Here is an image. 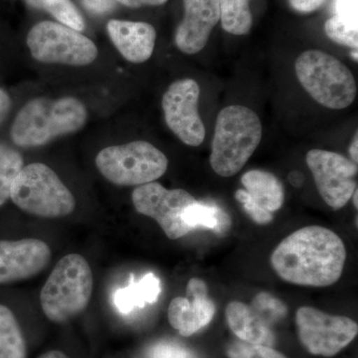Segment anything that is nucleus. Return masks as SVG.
<instances>
[{
	"instance_id": "8",
	"label": "nucleus",
	"mask_w": 358,
	"mask_h": 358,
	"mask_svg": "<svg viewBox=\"0 0 358 358\" xmlns=\"http://www.w3.org/2000/svg\"><path fill=\"white\" fill-rule=\"evenodd\" d=\"M27 45L32 57L43 63L86 66L98 56V49L91 39L52 21L33 26L27 35Z\"/></svg>"
},
{
	"instance_id": "25",
	"label": "nucleus",
	"mask_w": 358,
	"mask_h": 358,
	"mask_svg": "<svg viewBox=\"0 0 358 358\" xmlns=\"http://www.w3.org/2000/svg\"><path fill=\"white\" fill-rule=\"evenodd\" d=\"M250 307L270 327L284 320L288 313V308L284 301L265 292L257 294Z\"/></svg>"
},
{
	"instance_id": "29",
	"label": "nucleus",
	"mask_w": 358,
	"mask_h": 358,
	"mask_svg": "<svg viewBox=\"0 0 358 358\" xmlns=\"http://www.w3.org/2000/svg\"><path fill=\"white\" fill-rule=\"evenodd\" d=\"M150 358H197L192 350L176 343L162 341L152 346Z\"/></svg>"
},
{
	"instance_id": "31",
	"label": "nucleus",
	"mask_w": 358,
	"mask_h": 358,
	"mask_svg": "<svg viewBox=\"0 0 358 358\" xmlns=\"http://www.w3.org/2000/svg\"><path fill=\"white\" fill-rule=\"evenodd\" d=\"M84 6L94 14L110 13L115 7V0H82Z\"/></svg>"
},
{
	"instance_id": "4",
	"label": "nucleus",
	"mask_w": 358,
	"mask_h": 358,
	"mask_svg": "<svg viewBox=\"0 0 358 358\" xmlns=\"http://www.w3.org/2000/svg\"><path fill=\"white\" fill-rule=\"evenodd\" d=\"M93 273L79 254L61 259L40 294L42 310L54 322H67L83 313L93 293Z\"/></svg>"
},
{
	"instance_id": "36",
	"label": "nucleus",
	"mask_w": 358,
	"mask_h": 358,
	"mask_svg": "<svg viewBox=\"0 0 358 358\" xmlns=\"http://www.w3.org/2000/svg\"><path fill=\"white\" fill-rule=\"evenodd\" d=\"M25 1L28 6L33 7V8L44 9L47 0H25Z\"/></svg>"
},
{
	"instance_id": "39",
	"label": "nucleus",
	"mask_w": 358,
	"mask_h": 358,
	"mask_svg": "<svg viewBox=\"0 0 358 358\" xmlns=\"http://www.w3.org/2000/svg\"><path fill=\"white\" fill-rule=\"evenodd\" d=\"M352 58L355 59V61H357V60H358L357 49H353V51L352 52Z\"/></svg>"
},
{
	"instance_id": "12",
	"label": "nucleus",
	"mask_w": 358,
	"mask_h": 358,
	"mask_svg": "<svg viewBox=\"0 0 358 358\" xmlns=\"http://www.w3.org/2000/svg\"><path fill=\"white\" fill-rule=\"evenodd\" d=\"M200 87L193 79L174 82L162 96V109L169 128L185 145L199 147L205 127L199 112Z\"/></svg>"
},
{
	"instance_id": "38",
	"label": "nucleus",
	"mask_w": 358,
	"mask_h": 358,
	"mask_svg": "<svg viewBox=\"0 0 358 358\" xmlns=\"http://www.w3.org/2000/svg\"><path fill=\"white\" fill-rule=\"evenodd\" d=\"M357 194H358V190H357V189L355 190V192H353V194H352V196L353 204H355V206L357 207V206H358V197H357Z\"/></svg>"
},
{
	"instance_id": "6",
	"label": "nucleus",
	"mask_w": 358,
	"mask_h": 358,
	"mask_svg": "<svg viewBox=\"0 0 358 358\" xmlns=\"http://www.w3.org/2000/svg\"><path fill=\"white\" fill-rule=\"evenodd\" d=\"M10 199L21 210L42 218L65 217L76 206L74 196L55 171L39 162L23 166Z\"/></svg>"
},
{
	"instance_id": "24",
	"label": "nucleus",
	"mask_w": 358,
	"mask_h": 358,
	"mask_svg": "<svg viewBox=\"0 0 358 358\" xmlns=\"http://www.w3.org/2000/svg\"><path fill=\"white\" fill-rule=\"evenodd\" d=\"M324 32L329 39L336 43L357 49L358 47V21L334 15L327 20Z\"/></svg>"
},
{
	"instance_id": "15",
	"label": "nucleus",
	"mask_w": 358,
	"mask_h": 358,
	"mask_svg": "<svg viewBox=\"0 0 358 358\" xmlns=\"http://www.w3.org/2000/svg\"><path fill=\"white\" fill-rule=\"evenodd\" d=\"M185 17L176 32V47L187 55L203 50L220 21L219 0H183Z\"/></svg>"
},
{
	"instance_id": "13",
	"label": "nucleus",
	"mask_w": 358,
	"mask_h": 358,
	"mask_svg": "<svg viewBox=\"0 0 358 358\" xmlns=\"http://www.w3.org/2000/svg\"><path fill=\"white\" fill-rule=\"evenodd\" d=\"M51 250L38 239L0 240V284L30 279L48 266Z\"/></svg>"
},
{
	"instance_id": "10",
	"label": "nucleus",
	"mask_w": 358,
	"mask_h": 358,
	"mask_svg": "<svg viewBox=\"0 0 358 358\" xmlns=\"http://www.w3.org/2000/svg\"><path fill=\"white\" fill-rule=\"evenodd\" d=\"M131 200L136 210L155 219L169 239H179L192 230L183 221L182 213L196 199L185 189H166L154 181L136 187Z\"/></svg>"
},
{
	"instance_id": "35",
	"label": "nucleus",
	"mask_w": 358,
	"mask_h": 358,
	"mask_svg": "<svg viewBox=\"0 0 358 358\" xmlns=\"http://www.w3.org/2000/svg\"><path fill=\"white\" fill-rule=\"evenodd\" d=\"M350 155L352 157V162L357 164L358 162V134H355V138L352 141V145L350 147Z\"/></svg>"
},
{
	"instance_id": "14",
	"label": "nucleus",
	"mask_w": 358,
	"mask_h": 358,
	"mask_svg": "<svg viewBox=\"0 0 358 358\" xmlns=\"http://www.w3.org/2000/svg\"><path fill=\"white\" fill-rule=\"evenodd\" d=\"M187 298L178 296L169 303V322L181 336H190L208 326L215 315V305L208 296L204 281L192 278L186 287Z\"/></svg>"
},
{
	"instance_id": "18",
	"label": "nucleus",
	"mask_w": 358,
	"mask_h": 358,
	"mask_svg": "<svg viewBox=\"0 0 358 358\" xmlns=\"http://www.w3.org/2000/svg\"><path fill=\"white\" fill-rule=\"evenodd\" d=\"M241 182L250 196L266 210L273 213L284 204V186L274 174L254 169L242 176Z\"/></svg>"
},
{
	"instance_id": "22",
	"label": "nucleus",
	"mask_w": 358,
	"mask_h": 358,
	"mask_svg": "<svg viewBox=\"0 0 358 358\" xmlns=\"http://www.w3.org/2000/svg\"><path fill=\"white\" fill-rule=\"evenodd\" d=\"M250 1L251 0H219L221 25L226 32L241 36L251 31L253 16Z\"/></svg>"
},
{
	"instance_id": "3",
	"label": "nucleus",
	"mask_w": 358,
	"mask_h": 358,
	"mask_svg": "<svg viewBox=\"0 0 358 358\" xmlns=\"http://www.w3.org/2000/svg\"><path fill=\"white\" fill-rule=\"evenodd\" d=\"M262 122L245 106L224 108L216 120L210 166L214 173L231 178L243 169L262 140Z\"/></svg>"
},
{
	"instance_id": "20",
	"label": "nucleus",
	"mask_w": 358,
	"mask_h": 358,
	"mask_svg": "<svg viewBox=\"0 0 358 358\" xmlns=\"http://www.w3.org/2000/svg\"><path fill=\"white\" fill-rule=\"evenodd\" d=\"M24 336L10 308L0 305V358H26Z\"/></svg>"
},
{
	"instance_id": "30",
	"label": "nucleus",
	"mask_w": 358,
	"mask_h": 358,
	"mask_svg": "<svg viewBox=\"0 0 358 358\" xmlns=\"http://www.w3.org/2000/svg\"><path fill=\"white\" fill-rule=\"evenodd\" d=\"M358 0H336L334 8L336 15L357 20Z\"/></svg>"
},
{
	"instance_id": "16",
	"label": "nucleus",
	"mask_w": 358,
	"mask_h": 358,
	"mask_svg": "<svg viewBox=\"0 0 358 358\" xmlns=\"http://www.w3.org/2000/svg\"><path fill=\"white\" fill-rule=\"evenodd\" d=\"M108 33L122 57L131 63H143L154 53L157 31L147 22L113 20Z\"/></svg>"
},
{
	"instance_id": "23",
	"label": "nucleus",
	"mask_w": 358,
	"mask_h": 358,
	"mask_svg": "<svg viewBox=\"0 0 358 358\" xmlns=\"http://www.w3.org/2000/svg\"><path fill=\"white\" fill-rule=\"evenodd\" d=\"M22 169L20 152L0 143V206L10 199L11 188Z\"/></svg>"
},
{
	"instance_id": "19",
	"label": "nucleus",
	"mask_w": 358,
	"mask_h": 358,
	"mask_svg": "<svg viewBox=\"0 0 358 358\" xmlns=\"http://www.w3.org/2000/svg\"><path fill=\"white\" fill-rule=\"evenodd\" d=\"M160 293L162 284L154 273L143 275L138 282H134L131 275L128 286L115 291L114 303L120 313L128 315L136 308H143L155 303Z\"/></svg>"
},
{
	"instance_id": "21",
	"label": "nucleus",
	"mask_w": 358,
	"mask_h": 358,
	"mask_svg": "<svg viewBox=\"0 0 358 358\" xmlns=\"http://www.w3.org/2000/svg\"><path fill=\"white\" fill-rule=\"evenodd\" d=\"M182 219L192 229L205 227L219 234L226 232L231 224L229 217L222 209L214 205L201 203L197 200L186 207L182 213Z\"/></svg>"
},
{
	"instance_id": "5",
	"label": "nucleus",
	"mask_w": 358,
	"mask_h": 358,
	"mask_svg": "<svg viewBox=\"0 0 358 358\" xmlns=\"http://www.w3.org/2000/svg\"><path fill=\"white\" fill-rule=\"evenodd\" d=\"M296 78L315 102L327 109L343 110L357 98L355 76L341 61L320 50L301 53L294 64Z\"/></svg>"
},
{
	"instance_id": "2",
	"label": "nucleus",
	"mask_w": 358,
	"mask_h": 358,
	"mask_svg": "<svg viewBox=\"0 0 358 358\" xmlns=\"http://www.w3.org/2000/svg\"><path fill=\"white\" fill-rule=\"evenodd\" d=\"M87 115L84 103L73 96L34 99L16 115L11 138L18 147H40L83 128Z\"/></svg>"
},
{
	"instance_id": "37",
	"label": "nucleus",
	"mask_w": 358,
	"mask_h": 358,
	"mask_svg": "<svg viewBox=\"0 0 358 358\" xmlns=\"http://www.w3.org/2000/svg\"><path fill=\"white\" fill-rule=\"evenodd\" d=\"M39 358H70L64 353L58 352V350H52V352L44 353Z\"/></svg>"
},
{
	"instance_id": "28",
	"label": "nucleus",
	"mask_w": 358,
	"mask_h": 358,
	"mask_svg": "<svg viewBox=\"0 0 358 358\" xmlns=\"http://www.w3.org/2000/svg\"><path fill=\"white\" fill-rule=\"evenodd\" d=\"M235 197L243 206L245 212L250 216L254 222L259 225H267L272 222L274 216L272 212H268L257 203L255 200L250 196L248 192L244 189H238L235 193Z\"/></svg>"
},
{
	"instance_id": "11",
	"label": "nucleus",
	"mask_w": 358,
	"mask_h": 358,
	"mask_svg": "<svg viewBox=\"0 0 358 358\" xmlns=\"http://www.w3.org/2000/svg\"><path fill=\"white\" fill-rule=\"evenodd\" d=\"M306 162L324 201L334 210L345 207L357 189V164L343 155L324 150H310Z\"/></svg>"
},
{
	"instance_id": "7",
	"label": "nucleus",
	"mask_w": 358,
	"mask_h": 358,
	"mask_svg": "<svg viewBox=\"0 0 358 358\" xmlns=\"http://www.w3.org/2000/svg\"><path fill=\"white\" fill-rule=\"evenodd\" d=\"M103 178L115 185H143L154 182L166 173L169 159L148 141L103 148L96 157Z\"/></svg>"
},
{
	"instance_id": "27",
	"label": "nucleus",
	"mask_w": 358,
	"mask_h": 358,
	"mask_svg": "<svg viewBox=\"0 0 358 358\" xmlns=\"http://www.w3.org/2000/svg\"><path fill=\"white\" fill-rule=\"evenodd\" d=\"M228 358H288L274 350L272 346L252 345L238 341L231 343L227 348Z\"/></svg>"
},
{
	"instance_id": "9",
	"label": "nucleus",
	"mask_w": 358,
	"mask_h": 358,
	"mask_svg": "<svg viewBox=\"0 0 358 358\" xmlns=\"http://www.w3.org/2000/svg\"><path fill=\"white\" fill-rule=\"evenodd\" d=\"M299 338L310 355L331 357L357 338L358 326L350 317L329 315L312 307L296 310Z\"/></svg>"
},
{
	"instance_id": "33",
	"label": "nucleus",
	"mask_w": 358,
	"mask_h": 358,
	"mask_svg": "<svg viewBox=\"0 0 358 358\" xmlns=\"http://www.w3.org/2000/svg\"><path fill=\"white\" fill-rule=\"evenodd\" d=\"M120 2L122 6L131 7V8H138L141 6H159L166 3L167 0H115Z\"/></svg>"
},
{
	"instance_id": "26",
	"label": "nucleus",
	"mask_w": 358,
	"mask_h": 358,
	"mask_svg": "<svg viewBox=\"0 0 358 358\" xmlns=\"http://www.w3.org/2000/svg\"><path fill=\"white\" fill-rule=\"evenodd\" d=\"M44 9L71 29L79 32L85 28L83 17L71 0H47Z\"/></svg>"
},
{
	"instance_id": "1",
	"label": "nucleus",
	"mask_w": 358,
	"mask_h": 358,
	"mask_svg": "<svg viewBox=\"0 0 358 358\" xmlns=\"http://www.w3.org/2000/svg\"><path fill=\"white\" fill-rule=\"evenodd\" d=\"M345 261L341 238L333 230L317 225L294 231L271 256V265L282 281L317 288L336 284Z\"/></svg>"
},
{
	"instance_id": "17",
	"label": "nucleus",
	"mask_w": 358,
	"mask_h": 358,
	"mask_svg": "<svg viewBox=\"0 0 358 358\" xmlns=\"http://www.w3.org/2000/svg\"><path fill=\"white\" fill-rule=\"evenodd\" d=\"M225 315L228 326L240 341L252 345H274L275 338L272 327L250 306L241 301H231Z\"/></svg>"
},
{
	"instance_id": "32",
	"label": "nucleus",
	"mask_w": 358,
	"mask_h": 358,
	"mask_svg": "<svg viewBox=\"0 0 358 358\" xmlns=\"http://www.w3.org/2000/svg\"><path fill=\"white\" fill-rule=\"evenodd\" d=\"M327 0H289V6L301 13H310L317 10L326 3Z\"/></svg>"
},
{
	"instance_id": "34",
	"label": "nucleus",
	"mask_w": 358,
	"mask_h": 358,
	"mask_svg": "<svg viewBox=\"0 0 358 358\" xmlns=\"http://www.w3.org/2000/svg\"><path fill=\"white\" fill-rule=\"evenodd\" d=\"M11 108L10 96L4 90L0 89V124L4 121Z\"/></svg>"
}]
</instances>
